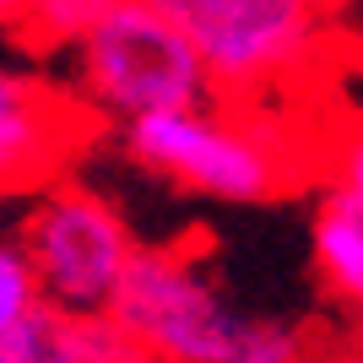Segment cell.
Masks as SVG:
<instances>
[{
	"mask_svg": "<svg viewBox=\"0 0 363 363\" xmlns=\"http://www.w3.org/2000/svg\"><path fill=\"white\" fill-rule=\"evenodd\" d=\"M147 363H309V336L288 315L255 309L174 244H141L108 303Z\"/></svg>",
	"mask_w": 363,
	"mask_h": 363,
	"instance_id": "cell-1",
	"label": "cell"
},
{
	"mask_svg": "<svg viewBox=\"0 0 363 363\" xmlns=\"http://www.w3.org/2000/svg\"><path fill=\"white\" fill-rule=\"evenodd\" d=\"M22 336H28V331H22ZM0 363H33V358H28V347H22V342H16V347L6 352V358H0Z\"/></svg>",
	"mask_w": 363,
	"mask_h": 363,
	"instance_id": "cell-13",
	"label": "cell"
},
{
	"mask_svg": "<svg viewBox=\"0 0 363 363\" xmlns=\"http://www.w3.org/2000/svg\"><path fill=\"white\" fill-rule=\"evenodd\" d=\"M309 260H315L320 288L363 315V212L320 196L315 223H309Z\"/></svg>",
	"mask_w": 363,
	"mask_h": 363,
	"instance_id": "cell-8",
	"label": "cell"
},
{
	"mask_svg": "<svg viewBox=\"0 0 363 363\" xmlns=\"http://www.w3.org/2000/svg\"><path fill=\"white\" fill-rule=\"evenodd\" d=\"M325 196L363 212V120L336 130L331 152H325Z\"/></svg>",
	"mask_w": 363,
	"mask_h": 363,
	"instance_id": "cell-11",
	"label": "cell"
},
{
	"mask_svg": "<svg viewBox=\"0 0 363 363\" xmlns=\"http://www.w3.org/2000/svg\"><path fill=\"white\" fill-rule=\"evenodd\" d=\"M44 303H38V288H33V272L22 250H16L11 228H0V358L22 342V331L33 325Z\"/></svg>",
	"mask_w": 363,
	"mask_h": 363,
	"instance_id": "cell-9",
	"label": "cell"
},
{
	"mask_svg": "<svg viewBox=\"0 0 363 363\" xmlns=\"http://www.w3.org/2000/svg\"><path fill=\"white\" fill-rule=\"evenodd\" d=\"M22 22H28V0H0V33L22 38Z\"/></svg>",
	"mask_w": 363,
	"mask_h": 363,
	"instance_id": "cell-12",
	"label": "cell"
},
{
	"mask_svg": "<svg viewBox=\"0 0 363 363\" xmlns=\"http://www.w3.org/2000/svg\"><path fill=\"white\" fill-rule=\"evenodd\" d=\"M190 38L217 104L255 108L320 60L331 0H152Z\"/></svg>",
	"mask_w": 363,
	"mask_h": 363,
	"instance_id": "cell-5",
	"label": "cell"
},
{
	"mask_svg": "<svg viewBox=\"0 0 363 363\" xmlns=\"http://www.w3.org/2000/svg\"><path fill=\"white\" fill-rule=\"evenodd\" d=\"M71 104L108 125L217 104L190 38L152 0H108L104 16L71 44Z\"/></svg>",
	"mask_w": 363,
	"mask_h": 363,
	"instance_id": "cell-4",
	"label": "cell"
},
{
	"mask_svg": "<svg viewBox=\"0 0 363 363\" xmlns=\"http://www.w3.org/2000/svg\"><path fill=\"white\" fill-rule=\"evenodd\" d=\"M82 108L71 92L49 87L38 76L0 65V190H38L65 168Z\"/></svg>",
	"mask_w": 363,
	"mask_h": 363,
	"instance_id": "cell-6",
	"label": "cell"
},
{
	"mask_svg": "<svg viewBox=\"0 0 363 363\" xmlns=\"http://www.w3.org/2000/svg\"><path fill=\"white\" fill-rule=\"evenodd\" d=\"M11 239L33 272L38 303L71 320L108 315L130 260L141 255V233L130 228V217L98 184L71 174H55L49 184L28 190Z\"/></svg>",
	"mask_w": 363,
	"mask_h": 363,
	"instance_id": "cell-3",
	"label": "cell"
},
{
	"mask_svg": "<svg viewBox=\"0 0 363 363\" xmlns=\"http://www.w3.org/2000/svg\"><path fill=\"white\" fill-rule=\"evenodd\" d=\"M120 147L152 179L223 206L282 201L309 168V147L288 125L244 104H201L120 125Z\"/></svg>",
	"mask_w": 363,
	"mask_h": 363,
	"instance_id": "cell-2",
	"label": "cell"
},
{
	"mask_svg": "<svg viewBox=\"0 0 363 363\" xmlns=\"http://www.w3.org/2000/svg\"><path fill=\"white\" fill-rule=\"evenodd\" d=\"M33 363H147V352L114 325L108 315L71 320V315H49L38 309L22 336Z\"/></svg>",
	"mask_w": 363,
	"mask_h": 363,
	"instance_id": "cell-7",
	"label": "cell"
},
{
	"mask_svg": "<svg viewBox=\"0 0 363 363\" xmlns=\"http://www.w3.org/2000/svg\"><path fill=\"white\" fill-rule=\"evenodd\" d=\"M108 0H28V22L22 38L33 49H71L82 33L104 16Z\"/></svg>",
	"mask_w": 363,
	"mask_h": 363,
	"instance_id": "cell-10",
	"label": "cell"
}]
</instances>
